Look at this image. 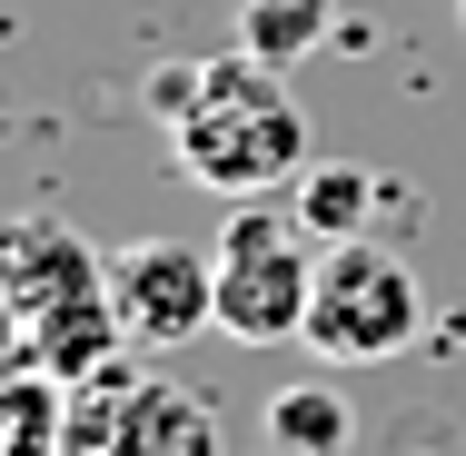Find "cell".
I'll return each mask as SVG.
<instances>
[{"mask_svg": "<svg viewBox=\"0 0 466 456\" xmlns=\"http://www.w3.org/2000/svg\"><path fill=\"white\" fill-rule=\"evenodd\" d=\"M119 348L129 328L109 298V258H90V238L60 218H10L0 228V358L80 387L99 367H119Z\"/></svg>", "mask_w": 466, "mask_h": 456, "instance_id": "1", "label": "cell"}, {"mask_svg": "<svg viewBox=\"0 0 466 456\" xmlns=\"http://www.w3.org/2000/svg\"><path fill=\"white\" fill-rule=\"evenodd\" d=\"M169 149H179V169L208 198H268L279 179H308V119L279 90V70H258L248 50L208 60L198 109L169 129Z\"/></svg>", "mask_w": 466, "mask_h": 456, "instance_id": "2", "label": "cell"}, {"mask_svg": "<svg viewBox=\"0 0 466 456\" xmlns=\"http://www.w3.org/2000/svg\"><path fill=\"white\" fill-rule=\"evenodd\" d=\"M318 238L298 228V208L268 198H238L228 228H218V338L238 348H288L308 338V308H318Z\"/></svg>", "mask_w": 466, "mask_h": 456, "instance_id": "3", "label": "cell"}, {"mask_svg": "<svg viewBox=\"0 0 466 456\" xmlns=\"http://www.w3.org/2000/svg\"><path fill=\"white\" fill-rule=\"evenodd\" d=\"M60 456H228L218 407L179 387V377H129V367H99L70 387V427Z\"/></svg>", "mask_w": 466, "mask_h": 456, "instance_id": "4", "label": "cell"}, {"mask_svg": "<svg viewBox=\"0 0 466 456\" xmlns=\"http://www.w3.org/2000/svg\"><path fill=\"white\" fill-rule=\"evenodd\" d=\"M427 328V288L407 258H387L368 238H338L328 269H318V308H308V348L338 367H387L417 348Z\"/></svg>", "mask_w": 466, "mask_h": 456, "instance_id": "5", "label": "cell"}, {"mask_svg": "<svg viewBox=\"0 0 466 456\" xmlns=\"http://www.w3.org/2000/svg\"><path fill=\"white\" fill-rule=\"evenodd\" d=\"M109 298H119L129 348H188L198 328H218V248L129 238V248H109Z\"/></svg>", "mask_w": 466, "mask_h": 456, "instance_id": "6", "label": "cell"}, {"mask_svg": "<svg viewBox=\"0 0 466 456\" xmlns=\"http://www.w3.org/2000/svg\"><path fill=\"white\" fill-rule=\"evenodd\" d=\"M258 437H268V456H348L358 447V407L328 377H298L258 407Z\"/></svg>", "mask_w": 466, "mask_h": 456, "instance_id": "7", "label": "cell"}, {"mask_svg": "<svg viewBox=\"0 0 466 456\" xmlns=\"http://www.w3.org/2000/svg\"><path fill=\"white\" fill-rule=\"evenodd\" d=\"M338 40V0H238V50L258 70H298Z\"/></svg>", "mask_w": 466, "mask_h": 456, "instance_id": "8", "label": "cell"}, {"mask_svg": "<svg viewBox=\"0 0 466 456\" xmlns=\"http://www.w3.org/2000/svg\"><path fill=\"white\" fill-rule=\"evenodd\" d=\"M298 228L318 238V248H338V238H358L377 218V179L358 169V159H308V179H298Z\"/></svg>", "mask_w": 466, "mask_h": 456, "instance_id": "9", "label": "cell"}, {"mask_svg": "<svg viewBox=\"0 0 466 456\" xmlns=\"http://www.w3.org/2000/svg\"><path fill=\"white\" fill-rule=\"evenodd\" d=\"M198 80H208V60H169V70H149V119L179 129L188 109H198Z\"/></svg>", "mask_w": 466, "mask_h": 456, "instance_id": "10", "label": "cell"}, {"mask_svg": "<svg viewBox=\"0 0 466 456\" xmlns=\"http://www.w3.org/2000/svg\"><path fill=\"white\" fill-rule=\"evenodd\" d=\"M397 456H457V447H437V437H427V447H397Z\"/></svg>", "mask_w": 466, "mask_h": 456, "instance_id": "11", "label": "cell"}, {"mask_svg": "<svg viewBox=\"0 0 466 456\" xmlns=\"http://www.w3.org/2000/svg\"><path fill=\"white\" fill-rule=\"evenodd\" d=\"M0 417H10V358H0Z\"/></svg>", "mask_w": 466, "mask_h": 456, "instance_id": "12", "label": "cell"}, {"mask_svg": "<svg viewBox=\"0 0 466 456\" xmlns=\"http://www.w3.org/2000/svg\"><path fill=\"white\" fill-rule=\"evenodd\" d=\"M457 10H466V0H457Z\"/></svg>", "mask_w": 466, "mask_h": 456, "instance_id": "13", "label": "cell"}]
</instances>
